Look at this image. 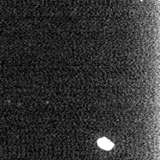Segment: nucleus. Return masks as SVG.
Instances as JSON below:
<instances>
[{
	"label": "nucleus",
	"mask_w": 160,
	"mask_h": 160,
	"mask_svg": "<svg viewBox=\"0 0 160 160\" xmlns=\"http://www.w3.org/2000/svg\"><path fill=\"white\" fill-rule=\"evenodd\" d=\"M97 144L101 149H103L104 151H110L114 147V144L109 139H108V138H101V139L97 141Z\"/></svg>",
	"instance_id": "1"
}]
</instances>
